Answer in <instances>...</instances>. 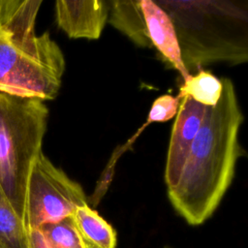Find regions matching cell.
<instances>
[{"label": "cell", "mask_w": 248, "mask_h": 248, "mask_svg": "<svg viewBox=\"0 0 248 248\" xmlns=\"http://www.w3.org/2000/svg\"><path fill=\"white\" fill-rule=\"evenodd\" d=\"M223 85L217 105L207 108L176 184L168 189L175 211L190 225L204 223L230 187L241 156L238 131L243 121L233 83Z\"/></svg>", "instance_id": "cell-1"}, {"label": "cell", "mask_w": 248, "mask_h": 248, "mask_svg": "<svg viewBox=\"0 0 248 248\" xmlns=\"http://www.w3.org/2000/svg\"><path fill=\"white\" fill-rule=\"evenodd\" d=\"M47 116L44 101L0 92V188L23 224L28 176L42 152Z\"/></svg>", "instance_id": "cell-2"}, {"label": "cell", "mask_w": 248, "mask_h": 248, "mask_svg": "<svg viewBox=\"0 0 248 248\" xmlns=\"http://www.w3.org/2000/svg\"><path fill=\"white\" fill-rule=\"evenodd\" d=\"M65 59L48 32L35 28L0 37V92L21 98L53 100L60 89Z\"/></svg>", "instance_id": "cell-3"}, {"label": "cell", "mask_w": 248, "mask_h": 248, "mask_svg": "<svg viewBox=\"0 0 248 248\" xmlns=\"http://www.w3.org/2000/svg\"><path fill=\"white\" fill-rule=\"evenodd\" d=\"M87 203L79 183L72 180L43 153L35 160L27 181L24 225L27 231L71 217Z\"/></svg>", "instance_id": "cell-4"}, {"label": "cell", "mask_w": 248, "mask_h": 248, "mask_svg": "<svg viewBox=\"0 0 248 248\" xmlns=\"http://www.w3.org/2000/svg\"><path fill=\"white\" fill-rule=\"evenodd\" d=\"M206 109L207 107L198 104L189 96L180 99L170 133L164 173L168 189L172 188L178 180L192 144L204 119Z\"/></svg>", "instance_id": "cell-5"}, {"label": "cell", "mask_w": 248, "mask_h": 248, "mask_svg": "<svg viewBox=\"0 0 248 248\" xmlns=\"http://www.w3.org/2000/svg\"><path fill=\"white\" fill-rule=\"evenodd\" d=\"M108 1L58 0L55 2L57 26L72 39H99L108 21Z\"/></svg>", "instance_id": "cell-6"}, {"label": "cell", "mask_w": 248, "mask_h": 248, "mask_svg": "<svg viewBox=\"0 0 248 248\" xmlns=\"http://www.w3.org/2000/svg\"><path fill=\"white\" fill-rule=\"evenodd\" d=\"M140 3L151 46H155L160 54L178 71L183 80H186L191 74L183 63L172 19L157 3L151 0H140Z\"/></svg>", "instance_id": "cell-7"}, {"label": "cell", "mask_w": 248, "mask_h": 248, "mask_svg": "<svg viewBox=\"0 0 248 248\" xmlns=\"http://www.w3.org/2000/svg\"><path fill=\"white\" fill-rule=\"evenodd\" d=\"M71 217L86 245L91 248H116L115 230L88 203L78 207Z\"/></svg>", "instance_id": "cell-8"}, {"label": "cell", "mask_w": 248, "mask_h": 248, "mask_svg": "<svg viewBox=\"0 0 248 248\" xmlns=\"http://www.w3.org/2000/svg\"><path fill=\"white\" fill-rule=\"evenodd\" d=\"M108 6V19L114 28L126 35L139 46H152L147 35L140 1L114 0L109 1Z\"/></svg>", "instance_id": "cell-9"}, {"label": "cell", "mask_w": 248, "mask_h": 248, "mask_svg": "<svg viewBox=\"0 0 248 248\" xmlns=\"http://www.w3.org/2000/svg\"><path fill=\"white\" fill-rule=\"evenodd\" d=\"M41 0H0V30L15 33L35 28Z\"/></svg>", "instance_id": "cell-10"}, {"label": "cell", "mask_w": 248, "mask_h": 248, "mask_svg": "<svg viewBox=\"0 0 248 248\" xmlns=\"http://www.w3.org/2000/svg\"><path fill=\"white\" fill-rule=\"evenodd\" d=\"M222 88L221 79L210 72L200 70L196 75H191L189 78L184 80L177 96L180 99L189 96L198 104L212 108L219 102Z\"/></svg>", "instance_id": "cell-11"}, {"label": "cell", "mask_w": 248, "mask_h": 248, "mask_svg": "<svg viewBox=\"0 0 248 248\" xmlns=\"http://www.w3.org/2000/svg\"><path fill=\"white\" fill-rule=\"evenodd\" d=\"M0 248H30L29 233L0 188Z\"/></svg>", "instance_id": "cell-12"}, {"label": "cell", "mask_w": 248, "mask_h": 248, "mask_svg": "<svg viewBox=\"0 0 248 248\" xmlns=\"http://www.w3.org/2000/svg\"><path fill=\"white\" fill-rule=\"evenodd\" d=\"M50 248H84L72 217L38 229Z\"/></svg>", "instance_id": "cell-13"}, {"label": "cell", "mask_w": 248, "mask_h": 248, "mask_svg": "<svg viewBox=\"0 0 248 248\" xmlns=\"http://www.w3.org/2000/svg\"><path fill=\"white\" fill-rule=\"evenodd\" d=\"M28 233L30 248H50L40 230L29 231Z\"/></svg>", "instance_id": "cell-14"}, {"label": "cell", "mask_w": 248, "mask_h": 248, "mask_svg": "<svg viewBox=\"0 0 248 248\" xmlns=\"http://www.w3.org/2000/svg\"><path fill=\"white\" fill-rule=\"evenodd\" d=\"M82 242H83V241H82ZM83 246H84V248H91V247H89L88 245H86L84 242H83Z\"/></svg>", "instance_id": "cell-15"}, {"label": "cell", "mask_w": 248, "mask_h": 248, "mask_svg": "<svg viewBox=\"0 0 248 248\" xmlns=\"http://www.w3.org/2000/svg\"><path fill=\"white\" fill-rule=\"evenodd\" d=\"M4 33H6V32H3V31H1V30H0V37H1Z\"/></svg>", "instance_id": "cell-16"}, {"label": "cell", "mask_w": 248, "mask_h": 248, "mask_svg": "<svg viewBox=\"0 0 248 248\" xmlns=\"http://www.w3.org/2000/svg\"><path fill=\"white\" fill-rule=\"evenodd\" d=\"M166 248H170V247H166Z\"/></svg>", "instance_id": "cell-17"}]
</instances>
